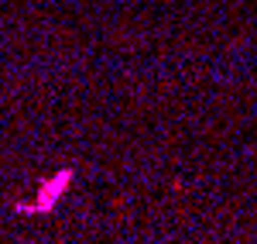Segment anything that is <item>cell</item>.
I'll use <instances>...</instances> for the list:
<instances>
[{"label":"cell","mask_w":257,"mask_h":244,"mask_svg":"<svg viewBox=\"0 0 257 244\" xmlns=\"http://www.w3.org/2000/svg\"><path fill=\"white\" fill-rule=\"evenodd\" d=\"M69 179H72V172H59V176H52L48 183L41 186L38 193V203H35V210H52V203L59 200L62 193L69 189Z\"/></svg>","instance_id":"cell-1"}]
</instances>
